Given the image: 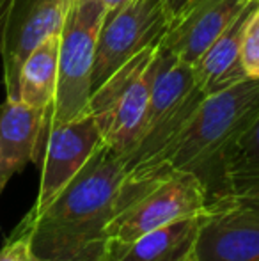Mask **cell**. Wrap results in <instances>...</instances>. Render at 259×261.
I'll list each match as a JSON object with an SVG mask.
<instances>
[{"instance_id":"6da1fadb","label":"cell","mask_w":259,"mask_h":261,"mask_svg":"<svg viewBox=\"0 0 259 261\" xmlns=\"http://www.w3.org/2000/svg\"><path fill=\"white\" fill-rule=\"evenodd\" d=\"M125 174V156L101 142L52 203L28 210L13 234L27 237L46 261H105Z\"/></svg>"},{"instance_id":"7a4b0ae2","label":"cell","mask_w":259,"mask_h":261,"mask_svg":"<svg viewBox=\"0 0 259 261\" xmlns=\"http://www.w3.org/2000/svg\"><path fill=\"white\" fill-rule=\"evenodd\" d=\"M257 117L256 79L206 96L146 183L169 171H188L204 183L211 201L220 190L225 158Z\"/></svg>"},{"instance_id":"3957f363","label":"cell","mask_w":259,"mask_h":261,"mask_svg":"<svg viewBox=\"0 0 259 261\" xmlns=\"http://www.w3.org/2000/svg\"><path fill=\"white\" fill-rule=\"evenodd\" d=\"M204 98L195 82L194 68L160 46L146 126L137 149L126 160L118 204L151 178Z\"/></svg>"},{"instance_id":"277c9868","label":"cell","mask_w":259,"mask_h":261,"mask_svg":"<svg viewBox=\"0 0 259 261\" xmlns=\"http://www.w3.org/2000/svg\"><path fill=\"white\" fill-rule=\"evenodd\" d=\"M103 20V0H73L68 20L61 32L55 98L52 107L43 116L41 135L34 158L36 165L52 126L89 114L94 52Z\"/></svg>"},{"instance_id":"5b68a950","label":"cell","mask_w":259,"mask_h":261,"mask_svg":"<svg viewBox=\"0 0 259 261\" xmlns=\"http://www.w3.org/2000/svg\"><path fill=\"white\" fill-rule=\"evenodd\" d=\"M158 48L153 46L135 55L91 94L89 112L96 119L101 139L125 160L137 149L144 132Z\"/></svg>"},{"instance_id":"8992f818","label":"cell","mask_w":259,"mask_h":261,"mask_svg":"<svg viewBox=\"0 0 259 261\" xmlns=\"http://www.w3.org/2000/svg\"><path fill=\"white\" fill-rule=\"evenodd\" d=\"M208 203V190L195 174L169 171L118 204L108 224V242L125 244L167 224L199 217Z\"/></svg>"},{"instance_id":"52a82bcc","label":"cell","mask_w":259,"mask_h":261,"mask_svg":"<svg viewBox=\"0 0 259 261\" xmlns=\"http://www.w3.org/2000/svg\"><path fill=\"white\" fill-rule=\"evenodd\" d=\"M172 14L163 0H131L105 16L94 52L93 91L135 55L160 46Z\"/></svg>"},{"instance_id":"ba28073f","label":"cell","mask_w":259,"mask_h":261,"mask_svg":"<svg viewBox=\"0 0 259 261\" xmlns=\"http://www.w3.org/2000/svg\"><path fill=\"white\" fill-rule=\"evenodd\" d=\"M73 0H13L4 31L2 57L4 87L7 100H20V69L41 43L61 34Z\"/></svg>"},{"instance_id":"9c48e42d","label":"cell","mask_w":259,"mask_h":261,"mask_svg":"<svg viewBox=\"0 0 259 261\" xmlns=\"http://www.w3.org/2000/svg\"><path fill=\"white\" fill-rule=\"evenodd\" d=\"M194 261H259V203L210 201L200 215Z\"/></svg>"},{"instance_id":"30bf717a","label":"cell","mask_w":259,"mask_h":261,"mask_svg":"<svg viewBox=\"0 0 259 261\" xmlns=\"http://www.w3.org/2000/svg\"><path fill=\"white\" fill-rule=\"evenodd\" d=\"M101 142V132L91 112L52 126L38 162L41 179L38 199L31 208L32 212L43 210L52 203L53 197L85 165Z\"/></svg>"},{"instance_id":"8fae6325","label":"cell","mask_w":259,"mask_h":261,"mask_svg":"<svg viewBox=\"0 0 259 261\" xmlns=\"http://www.w3.org/2000/svg\"><path fill=\"white\" fill-rule=\"evenodd\" d=\"M247 0H185L174 11L162 46L174 57L194 66L247 9Z\"/></svg>"},{"instance_id":"7c38bea8","label":"cell","mask_w":259,"mask_h":261,"mask_svg":"<svg viewBox=\"0 0 259 261\" xmlns=\"http://www.w3.org/2000/svg\"><path fill=\"white\" fill-rule=\"evenodd\" d=\"M41 126V110L6 98L0 107V194L14 174L34 162Z\"/></svg>"},{"instance_id":"4fadbf2b","label":"cell","mask_w":259,"mask_h":261,"mask_svg":"<svg viewBox=\"0 0 259 261\" xmlns=\"http://www.w3.org/2000/svg\"><path fill=\"white\" fill-rule=\"evenodd\" d=\"M259 2H252L231 23V27L210 46L192 68L195 82L204 96L250 80L242 64V43L247 21Z\"/></svg>"},{"instance_id":"5bb4252c","label":"cell","mask_w":259,"mask_h":261,"mask_svg":"<svg viewBox=\"0 0 259 261\" xmlns=\"http://www.w3.org/2000/svg\"><path fill=\"white\" fill-rule=\"evenodd\" d=\"M200 215L167 224L135 240L108 242L105 261H194Z\"/></svg>"},{"instance_id":"9a60e30c","label":"cell","mask_w":259,"mask_h":261,"mask_svg":"<svg viewBox=\"0 0 259 261\" xmlns=\"http://www.w3.org/2000/svg\"><path fill=\"white\" fill-rule=\"evenodd\" d=\"M224 197L259 203V117L225 158L220 190L211 201Z\"/></svg>"},{"instance_id":"2e32d148","label":"cell","mask_w":259,"mask_h":261,"mask_svg":"<svg viewBox=\"0 0 259 261\" xmlns=\"http://www.w3.org/2000/svg\"><path fill=\"white\" fill-rule=\"evenodd\" d=\"M61 34H53L38 46L20 69V101L41 110L45 116L52 107L59 75Z\"/></svg>"},{"instance_id":"e0dca14e","label":"cell","mask_w":259,"mask_h":261,"mask_svg":"<svg viewBox=\"0 0 259 261\" xmlns=\"http://www.w3.org/2000/svg\"><path fill=\"white\" fill-rule=\"evenodd\" d=\"M242 64L249 79L259 80V4L250 14L243 32Z\"/></svg>"},{"instance_id":"ac0fdd59","label":"cell","mask_w":259,"mask_h":261,"mask_svg":"<svg viewBox=\"0 0 259 261\" xmlns=\"http://www.w3.org/2000/svg\"><path fill=\"white\" fill-rule=\"evenodd\" d=\"M0 261H46L39 258L32 249L31 242L23 234H13L0 247Z\"/></svg>"},{"instance_id":"d6986e66","label":"cell","mask_w":259,"mask_h":261,"mask_svg":"<svg viewBox=\"0 0 259 261\" xmlns=\"http://www.w3.org/2000/svg\"><path fill=\"white\" fill-rule=\"evenodd\" d=\"M11 4H13V0H0V45H2V38H4V31H6Z\"/></svg>"},{"instance_id":"ffe728a7","label":"cell","mask_w":259,"mask_h":261,"mask_svg":"<svg viewBox=\"0 0 259 261\" xmlns=\"http://www.w3.org/2000/svg\"><path fill=\"white\" fill-rule=\"evenodd\" d=\"M131 0H103L105 4V16H110V14L118 13L119 9H123V7L126 6V4H130Z\"/></svg>"},{"instance_id":"44dd1931","label":"cell","mask_w":259,"mask_h":261,"mask_svg":"<svg viewBox=\"0 0 259 261\" xmlns=\"http://www.w3.org/2000/svg\"><path fill=\"white\" fill-rule=\"evenodd\" d=\"M183 2H185V0H163V4H165V6L169 7L170 11H172V13H174V11H176L178 7H180Z\"/></svg>"},{"instance_id":"7402d4cb","label":"cell","mask_w":259,"mask_h":261,"mask_svg":"<svg viewBox=\"0 0 259 261\" xmlns=\"http://www.w3.org/2000/svg\"><path fill=\"white\" fill-rule=\"evenodd\" d=\"M247 2H259V0H247Z\"/></svg>"}]
</instances>
